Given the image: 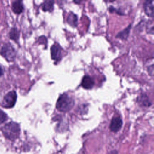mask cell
Returning <instances> with one entry per match:
<instances>
[{
	"label": "cell",
	"instance_id": "6da1fadb",
	"mask_svg": "<svg viewBox=\"0 0 154 154\" xmlns=\"http://www.w3.org/2000/svg\"><path fill=\"white\" fill-rule=\"evenodd\" d=\"M74 103L73 98L68 94L64 93L58 97L56 103V108L59 111L66 112L72 108Z\"/></svg>",
	"mask_w": 154,
	"mask_h": 154
},
{
	"label": "cell",
	"instance_id": "7a4b0ae2",
	"mask_svg": "<svg viewBox=\"0 0 154 154\" xmlns=\"http://www.w3.org/2000/svg\"><path fill=\"white\" fill-rule=\"evenodd\" d=\"M4 135L10 140H14L20 135V128L18 123L13 122H9L4 125L2 129Z\"/></svg>",
	"mask_w": 154,
	"mask_h": 154
},
{
	"label": "cell",
	"instance_id": "3957f363",
	"mask_svg": "<svg viewBox=\"0 0 154 154\" xmlns=\"http://www.w3.org/2000/svg\"><path fill=\"white\" fill-rule=\"evenodd\" d=\"M1 54L8 61H13L16 55L15 49L9 43L5 44L2 46Z\"/></svg>",
	"mask_w": 154,
	"mask_h": 154
},
{
	"label": "cell",
	"instance_id": "277c9868",
	"mask_svg": "<svg viewBox=\"0 0 154 154\" xmlns=\"http://www.w3.org/2000/svg\"><path fill=\"white\" fill-rule=\"evenodd\" d=\"M17 100V94L15 91L8 92L4 97L2 102V106L6 108H12L16 103Z\"/></svg>",
	"mask_w": 154,
	"mask_h": 154
},
{
	"label": "cell",
	"instance_id": "5b68a950",
	"mask_svg": "<svg viewBox=\"0 0 154 154\" xmlns=\"http://www.w3.org/2000/svg\"><path fill=\"white\" fill-rule=\"evenodd\" d=\"M51 54L52 59L55 62H58L61 60L62 57L61 49L60 47L57 45H53L51 48Z\"/></svg>",
	"mask_w": 154,
	"mask_h": 154
},
{
	"label": "cell",
	"instance_id": "8992f818",
	"mask_svg": "<svg viewBox=\"0 0 154 154\" xmlns=\"http://www.w3.org/2000/svg\"><path fill=\"white\" fill-rule=\"evenodd\" d=\"M122 120L119 116H114L111 121L109 125V129L112 132H118L122 126Z\"/></svg>",
	"mask_w": 154,
	"mask_h": 154
},
{
	"label": "cell",
	"instance_id": "52a82bcc",
	"mask_svg": "<svg viewBox=\"0 0 154 154\" xmlns=\"http://www.w3.org/2000/svg\"><path fill=\"white\" fill-rule=\"evenodd\" d=\"M94 85V81L93 78L88 75H85L83 77L81 81V85L85 89H91Z\"/></svg>",
	"mask_w": 154,
	"mask_h": 154
},
{
	"label": "cell",
	"instance_id": "ba28073f",
	"mask_svg": "<svg viewBox=\"0 0 154 154\" xmlns=\"http://www.w3.org/2000/svg\"><path fill=\"white\" fill-rule=\"evenodd\" d=\"M144 9L145 13L149 17L153 16V1H146L144 3Z\"/></svg>",
	"mask_w": 154,
	"mask_h": 154
},
{
	"label": "cell",
	"instance_id": "9c48e42d",
	"mask_svg": "<svg viewBox=\"0 0 154 154\" xmlns=\"http://www.w3.org/2000/svg\"><path fill=\"white\" fill-rule=\"evenodd\" d=\"M12 10L16 14H20L23 10V5L20 1H16L12 3Z\"/></svg>",
	"mask_w": 154,
	"mask_h": 154
},
{
	"label": "cell",
	"instance_id": "30bf717a",
	"mask_svg": "<svg viewBox=\"0 0 154 154\" xmlns=\"http://www.w3.org/2000/svg\"><path fill=\"white\" fill-rule=\"evenodd\" d=\"M54 1H45L42 4V8L44 11L51 12L54 8Z\"/></svg>",
	"mask_w": 154,
	"mask_h": 154
},
{
	"label": "cell",
	"instance_id": "8fae6325",
	"mask_svg": "<svg viewBox=\"0 0 154 154\" xmlns=\"http://www.w3.org/2000/svg\"><path fill=\"white\" fill-rule=\"evenodd\" d=\"M67 21L70 26H72L73 27L76 26L77 25V23H78L77 16L76 14L71 13L70 14H69Z\"/></svg>",
	"mask_w": 154,
	"mask_h": 154
},
{
	"label": "cell",
	"instance_id": "7c38bea8",
	"mask_svg": "<svg viewBox=\"0 0 154 154\" xmlns=\"http://www.w3.org/2000/svg\"><path fill=\"white\" fill-rule=\"evenodd\" d=\"M131 27V25H129L127 28H125L123 31L119 32V34L117 35V37L120 38L121 39H126L129 35Z\"/></svg>",
	"mask_w": 154,
	"mask_h": 154
},
{
	"label": "cell",
	"instance_id": "4fadbf2b",
	"mask_svg": "<svg viewBox=\"0 0 154 154\" xmlns=\"http://www.w3.org/2000/svg\"><path fill=\"white\" fill-rule=\"evenodd\" d=\"M138 99H139L138 102H140V103H141L142 105H143L145 106H149L151 105V103H150V101L148 99V97L146 94H143L142 96H140L138 97Z\"/></svg>",
	"mask_w": 154,
	"mask_h": 154
},
{
	"label": "cell",
	"instance_id": "5bb4252c",
	"mask_svg": "<svg viewBox=\"0 0 154 154\" xmlns=\"http://www.w3.org/2000/svg\"><path fill=\"white\" fill-rule=\"evenodd\" d=\"M9 35H10V37L11 39L16 41V40H18L19 37V31L17 30V28H13L11 29V31L10 32V34H9Z\"/></svg>",
	"mask_w": 154,
	"mask_h": 154
},
{
	"label": "cell",
	"instance_id": "9a60e30c",
	"mask_svg": "<svg viewBox=\"0 0 154 154\" xmlns=\"http://www.w3.org/2000/svg\"><path fill=\"white\" fill-rule=\"evenodd\" d=\"M7 119V116L5 113L0 110V125L6 121Z\"/></svg>",
	"mask_w": 154,
	"mask_h": 154
},
{
	"label": "cell",
	"instance_id": "2e32d148",
	"mask_svg": "<svg viewBox=\"0 0 154 154\" xmlns=\"http://www.w3.org/2000/svg\"><path fill=\"white\" fill-rule=\"evenodd\" d=\"M3 73H4V72H3L2 68V67L0 66V76H2V75H3Z\"/></svg>",
	"mask_w": 154,
	"mask_h": 154
},
{
	"label": "cell",
	"instance_id": "e0dca14e",
	"mask_svg": "<svg viewBox=\"0 0 154 154\" xmlns=\"http://www.w3.org/2000/svg\"><path fill=\"white\" fill-rule=\"evenodd\" d=\"M109 154H117V153L116 151H112Z\"/></svg>",
	"mask_w": 154,
	"mask_h": 154
}]
</instances>
